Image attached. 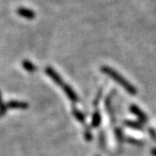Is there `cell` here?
I'll return each instance as SVG.
<instances>
[{
	"label": "cell",
	"instance_id": "6da1fadb",
	"mask_svg": "<svg viewBox=\"0 0 156 156\" xmlns=\"http://www.w3.org/2000/svg\"><path fill=\"white\" fill-rule=\"evenodd\" d=\"M102 70H103L104 72H106L107 74H108L110 76H112L113 78H115V80L118 81L120 83L122 84L123 86H125V88L128 89V90L131 91V92H134V90L131 88V86H130L129 84L127 83L125 81H123L124 79H123L122 77H121V76H119V75L117 74L116 71L113 70L112 69H110V68H108V67H103L102 68Z\"/></svg>",
	"mask_w": 156,
	"mask_h": 156
},
{
	"label": "cell",
	"instance_id": "7a4b0ae2",
	"mask_svg": "<svg viewBox=\"0 0 156 156\" xmlns=\"http://www.w3.org/2000/svg\"><path fill=\"white\" fill-rule=\"evenodd\" d=\"M17 14L19 16H21L23 18H26L29 20H32L36 17V14L32 10L28 9V8H24V7H20L17 10Z\"/></svg>",
	"mask_w": 156,
	"mask_h": 156
},
{
	"label": "cell",
	"instance_id": "3957f363",
	"mask_svg": "<svg viewBox=\"0 0 156 156\" xmlns=\"http://www.w3.org/2000/svg\"><path fill=\"white\" fill-rule=\"evenodd\" d=\"M23 67L25 68L26 69H28V70H33L35 67H34V65L32 63H30V62H23Z\"/></svg>",
	"mask_w": 156,
	"mask_h": 156
}]
</instances>
